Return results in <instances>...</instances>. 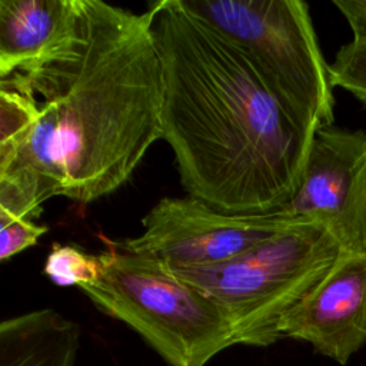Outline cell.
<instances>
[{"label": "cell", "mask_w": 366, "mask_h": 366, "mask_svg": "<svg viewBox=\"0 0 366 366\" xmlns=\"http://www.w3.org/2000/svg\"><path fill=\"white\" fill-rule=\"evenodd\" d=\"M340 253V244L325 226L300 222L223 263L167 267L223 310L236 345L266 347L282 339V319Z\"/></svg>", "instance_id": "3"}, {"label": "cell", "mask_w": 366, "mask_h": 366, "mask_svg": "<svg viewBox=\"0 0 366 366\" xmlns=\"http://www.w3.org/2000/svg\"><path fill=\"white\" fill-rule=\"evenodd\" d=\"M333 4L346 19L356 44L366 46V0H335Z\"/></svg>", "instance_id": "14"}, {"label": "cell", "mask_w": 366, "mask_h": 366, "mask_svg": "<svg viewBox=\"0 0 366 366\" xmlns=\"http://www.w3.org/2000/svg\"><path fill=\"white\" fill-rule=\"evenodd\" d=\"M239 46L282 107L306 130L333 123V86L309 6L300 0H179Z\"/></svg>", "instance_id": "5"}, {"label": "cell", "mask_w": 366, "mask_h": 366, "mask_svg": "<svg viewBox=\"0 0 366 366\" xmlns=\"http://www.w3.org/2000/svg\"><path fill=\"white\" fill-rule=\"evenodd\" d=\"M80 327L54 309L0 323V366H74Z\"/></svg>", "instance_id": "10"}, {"label": "cell", "mask_w": 366, "mask_h": 366, "mask_svg": "<svg viewBox=\"0 0 366 366\" xmlns=\"http://www.w3.org/2000/svg\"><path fill=\"white\" fill-rule=\"evenodd\" d=\"M47 232V226L36 224L33 220L16 217L0 209V260L6 262L27 247L37 243Z\"/></svg>", "instance_id": "13"}, {"label": "cell", "mask_w": 366, "mask_h": 366, "mask_svg": "<svg viewBox=\"0 0 366 366\" xmlns=\"http://www.w3.org/2000/svg\"><path fill=\"white\" fill-rule=\"evenodd\" d=\"M100 277L79 289L106 315L136 330L170 366H206L236 345L223 310L152 257L103 236Z\"/></svg>", "instance_id": "4"}, {"label": "cell", "mask_w": 366, "mask_h": 366, "mask_svg": "<svg viewBox=\"0 0 366 366\" xmlns=\"http://www.w3.org/2000/svg\"><path fill=\"white\" fill-rule=\"evenodd\" d=\"M6 77L36 109L23 140L0 152V209L16 217L37 219L54 196L87 204L113 193L162 139V63L147 10L79 0L66 41Z\"/></svg>", "instance_id": "1"}, {"label": "cell", "mask_w": 366, "mask_h": 366, "mask_svg": "<svg viewBox=\"0 0 366 366\" xmlns=\"http://www.w3.org/2000/svg\"><path fill=\"white\" fill-rule=\"evenodd\" d=\"M162 63V139L182 186L217 210L282 209L315 134L277 102L243 50L179 0L147 6Z\"/></svg>", "instance_id": "2"}, {"label": "cell", "mask_w": 366, "mask_h": 366, "mask_svg": "<svg viewBox=\"0 0 366 366\" xmlns=\"http://www.w3.org/2000/svg\"><path fill=\"white\" fill-rule=\"evenodd\" d=\"M333 87H340L366 104V46L343 44L329 64Z\"/></svg>", "instance_id": "12"}, {"label": "cell", "mask_w": 366, "mask_h": 366, "mask_svg": "<svg viewBox=\"0 0 366 366\" xmlns=\"http://www.w3.org/2000/svg\"><path fill=\"white\" fill-rule=\"evenodd\" d=\"M295 223L300 222L283 209L237 214L217 210L192 196L163 197L142 219L143 232L117 244L169 267L213 266Z\"/></svg>", "instance_id": "6"}, {"label": "cell", "mask_w": 366, "mask_h": 366, "mask_svg": "<svg viewBox=\"0 0 366 366\" xmlns=\"http://www.w3.org/2000/svg\"><path fill=\"white\" fill-rule=\"evenodd\" d=\"M282 337L310 343L346 365L366 345V253L342 252L322 280L282 319Z\"/></svg>", "instance_id": "8"}, {"label": "cell", "mask_w": 366, "mask_h": 366, "mask_svg": "<svg viewBox=\"0 0 366 366\" xmlns=\"http://www.w3.org/2000/svg\"><path fill=\"white\" fill-rule=\"evenodd\" d=\"M79 0H0V79L31 67L71 34Z\"/></svg>", "instance_id": "9"}, {"label": "cell", "mask_w": 366, "mask_h": 366, "mask_svg": "<svg viewBox=\"0 0 366 366\" xmlns=\"http://www.w3.org/2000/svg\"><path fill=\"white\" fill-rule=\"evenodd\" d=\"M282 209L299 222L325 226L342 252L366 253V133L319 129L300 183Z\"/></svg>", "instance_id": "7"}, {"label": "cell", "mask_w": 366, "mask_h": 366, "mask_svg": "<svg viewBox=\"0 0 366 366\" xmlns=\"http://www.w3.org/2000/svg\"><path fill=\"white\" fill-rule=\"evenodd\" d=\"M44 274L59 286H83L100 277L102 260L99 254L86 253L74 246L54 243L46 257Z\"/></svg>", "instance_id": "11"}]
</instances>
